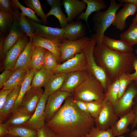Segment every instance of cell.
I'll list each match as a JSON object with an SVG mask.
<instances>
[{
  "instance_id": "obj_1",
  "label": "cell",
  "mask_w": 137,
  "mask_h": 137,
  "mask_svg": "<svg viewBox=\"0 0 137 137\" xmlns=\"http://www.w3.org/2000/svg\"><path fill=\"white\" fill-rule=\"evenodd\" d=\"M94 125V118L77 108L72 95L65 99L63 105L45 124L60 137L85 136Z\"/></svg>"
},
{
  "instance_id": "obj_2",
  "label": "cell",
  "mask_w": 137,
  "mask_h": 137,
  "mask_svg": "<svg viewBox=\"0 0 137 137\" xmlns=\"http://www.w3.org/2000/svg\"><path fill=\"white\" fill-rule=\"evenodd\" d=\"M94 56L97 64L105 71L112 82L123 73L129 74L134 70L136 59L132 52L122 53L110 50L101 44H96Z\"/></svg>"
},
{
  "instance_id": "obj_3",
  "label": "cell",
  "mask_w": 137,
  "mask_h": 137,
  "mask_svg": "<svg viewBox=\"0 0 137 137\" xmlns=\"http://www.w3.org/2000/svg\"><path fill=\"white\" fill-rule=\"evenodd\" d=\"M105 94L104 88L101 83L89 73L85 79L72 94V96L74 100L84 102H102Z\"/></svg>"
},
{
  "instance_id": "obj_4",
  "label": "cell",
  "mask_w": 137,
  "mask_h": 137,
  "mask_svg": "<svg viewBox=\"0 0 137 137\" xmlns=\"http://www.w3.org/2000/svg\"><path fill=\"white\" fill-rule=\"evenodd\" d=\"M123 3H117L115 0H111L107 9L105 11L96 12L93 17V22L92 30L95 33L96 44H101L106 30L112 24L117 12L123 6Z\"/></svg>"
},
{
  "instance_id": "obj_5",
  "label": "cell",
  "mask_w": 137,
  "mask_h": 137,
  "mask_svg": "<svg viewBox=\"0 0 137 137\" xmlns=\"http://www.w3.org/2000/svg\"><path fill=\"white\" fill-rule=\"evenodd\" d=\"M96 44L94 33L82 49L87 60L86 70L97 79L101 83L105 93L109 86L112 82L108 77L104 70L96 62L94 56V48Z\"/></svg>"
},
{
  "instance_id": "obj_6",
  "label": "cell",
  "mask_w": 137,
  "mask_h": 137,
  "mask_svg": "<svg viewBox=\"0 0 137 137\" xmlns=\"http://www.w3.org/2000/svg\"><path fill=\"white\" fill-rule=\"evenodd\" d=\"M137 94V84L132 81L122 96L113 105L114 112L118 118L132 110L133 100Z\"/></svg>"
},
{
  "instance_id": "obj_7",
  "label": "cell",
  "mask_w": 137,
  "mask_h": 137,
  "mask_svg": "<svg viewBox=\"0 0 137 137\" xmlns=\"http://www.w3.org/2000/svg\"><path fill=\"white\" fill-rule=\"evenodd\" d=\"M91 38L84 37L78 40H63L60 46L61 53L59 61L63 63L73 57L77 54L81 53L82 49Z\"/></svg>"
},
{
  "instance_id": "obj_8",
  "label": "cell",
  "mask_w": 137,
  "mask_h": 137,
  "mask_svg": "<svg viewBox=\"0 0 137 137\" xmlns=\"http://www.w3.org/2000/svg\"><path fill=\"white\" fill-rule=\"evenodd\" d=\"M70 93L58 90L49 96L47 99L45 110V123L49 121L59 110L64 101L71 96Z\"/></svg>"
},
{
  "instance_id": "obj_9",
  "label": "cell",
  "mask_w": 137,
  "mask_h": 137,
  "mask_svg": "<svg viewBox=\"0 0 137 137\" xmlns=\"http://www.w3.org/2000/svg\"><path fill=\"white\" fill-rule=\"evenodd\" d=\"M87 62L83 52L76 54L72 58L61 64H58L53 72L54 74L67 73L82 70H86Z\"/></svg>"
},
{
  "instance_id": "obj_10",
  "label": "cell",
  "mask_w": 137,
  "mask_h": 137,
  "mask_svg": "<svg viewBox=\"0 0 137 137\" xmlns=\"http://www.w3.org/2000/svg\"><path fill=\"white\" fill-rule=\"evenodd\" d=\"M28 20L33 27L35 34L60 44L64 40V28L49 27L37 23L30 19Z\"/></svg>"
},
{
  "instance_id": "obj_11",
  "label": "cell",
  "mask_w": 137,
  "mask_h": 137,
  "mask_svg": "<svg viewBox=\"0 0 137 137\" xmlns=\"http://www.w3.org/2000/svg\"><path fill=\"white\" fill-rule=\"evenodd\" d=\"M118 118L114 112L113 105L109 102H105L99 116L94 119L95 125L100 130H106L110 128Z\"/></svg>"
},
{
  "instance_id": "obj_12",
  "label": "cell",
  "mask_w": 137,
  "mask_h": 137,
  "mask_svg": "<svg viewBox=\"0 0 137 137\" xmlns=\"http://www.w3.org/2000/svg\"><path fill=\"white\" fill-rule=\"evenodd\" d=\"M48 97L43 93L31 117L22 126L29 127L38 131L45 125V110Z\"/></svg>"
},
{
  "instance_id": "obj_13",
  "label": "cell",
  "mask_w": 137,
  "mask_h": 137,
  "mask_svg": "<svg viewBox=\"0 0 137 137\" xmlns=\"http://www.w3.org/2000/svg\"><path fill=\"white\" fill-rule=\"evenodd\" d=\"M43 93L41 88L31 87L24 95L19 109L33 114Z\"/></svg>"
},
{
  "instance_id": "obj_14",
  "label": "cell",
  "mask_w": 137,
  "mask_h": 137,
  "mask_svg": "<svg viewBox=\"0 0 137 137\" xmlns=\"http://www.w3.org/2000/svg\"><path fill=\"white\" fill-rule=\"evenodd\" d=\"M27 36L24 35L20 38L6 54L4 63L5 70L14 69L19 57L28 41Z\"/></svg>"
},
{
  "instance_id": "obj_15",
  "label": "cell",
  "mask_w": 137,
  "mask_h": 137,
  "mask_svg": "<svg viewBox=\"0 0 137 137\" xmlns=\"http://www.w3.org/2000/svg\"><path fill=\"white\" fill-rule=\"evenodd\" d=\"M88 74L86 70L66 73L63 84L60 90L72 94L85 79Z\"/></svg>"
},
{
  "instance_id": "obj_16",
  "label": "cell",
  "mask_w": 137,
  "mask_h": 137,
  "mask_svg": "<svg viewBox=\"0 0 137 137\" xmlns=\"http://www.w3.org/2000/svg\"><path fill=\"white\" fill-rule=\"evenodd\" d=\"M64 40H78L85 37L87 29L85 24L79 20L68 23L64 28Z\"/></svg>"
},
{
  "instance_id": "obj_17",
  "label": "cell",
  "mask_w": 137,
  "mask_h": 137,
  "mask_svg": "<svg viewBox=\"0 0 137 137\" xmlns=\"http://www.w3.org/2000/svg\"><path fill=\"white\" fill-rule=\"evenodd\" d=\"M24 33L19 27L17 21L14 15L9 33L4 41L2 50L3 54H6L17 41L24 36Z\"/></svg>"
},
{
  "instance_id": "obj_18",
  "label": "cell",
  "mask_w": 137,
  "mask_h": 137,
  "mask_svg": "<svg viewBox=\"0 0 137 137\" xmlns=\"http://www.w3.org/2000/svg\"><path fill=\"white\" fill-rule=\"evenodd\" d=\"M137 11V5L126 3L123 7L116 13L112 25L120 31L126 28V20L129 16L134 15Z\"/></svg>"
},
{
  "instance_id": "obj_19",
  "label": "cell",
  "mask_w": 137,
  "mask_h": 137,
  "mask_svg": "<svg viewBox=\"0 0 137 137\" xmlns=\"http://www.w3.org/2000/svg\"><path fill=\"white\" fill-rule=\"evenodd\" d=\"M135 118V115L132 110L119 118L110 128L115 137L118 136L129 132V125L132 124Z\"/></svg>"
},
{
  "instance_id": "obj_20",
  "label": "cell",
  "mask_w": 137,
  "mask_h": 137,
  "mask_svg": "<svg viewBox=\"0 0 137 137\" xmlns=\"http://www.w3.org/2000/svg\"><path fill=\"white\" fill-rule=\"evenodd\" d=\"M62 1L67 15L68 23L73 21L87 8V5L83 0H63Z\"/></svg>"
},
{
  "instance_id": "obj_21",
  "label": "cell",
  "mask_w": 137,
  "mask_h": 137,
  "mask_svg": "<svg viewBox=\"0 0 137 137\" xmlns=\"http://www.w3.org/2000/svg\"><path fill=\"white\" fill-rule=\"evenodd\" d=\"M35 46L32 41L29 40L19 57L13 71L29 69Z\"/></svg>"
},
{
  "instance_id": "obj_22",
  "label": "cell",
  "mask_w": 137,
  "mask_h": 137,
  "mask_svg": "<svg viewBox=\"0 0 137 137\" xmlns=\"http://www.w3.org/2000/svg\"><path fill=\"white\" fill-rule=\"evenodd\" d=\"M101 44L110 50L122 53L132 52L133 50L132 46L125 41L112 39L105 36Z\"/></svg>"
},
{
  "instance_id": "obj_23",
  "label": "cell",
  "mask_w": 137,
  "mask_h": 137,
  "mask_svg": "<svg viewBox=\"0 0 137 137\" xmlns=\"http://www.w3.org/2000/svg\"><path fill=\"white\" fill-rule=\"evenodd\" d=\"M32 42L35 46L42 47L52 52L55 56L58 61H59L61 53L59 46L61 44L36 34L33 37Z\"/></svg>"
},
{
  "instance_id": "obj_24",
  "label": "cell",
  "mask_w": 137,
  "mask_h": 137,
  "mask_svg": "<svg viewBox=\"0 0 137 137\" xmlns=\"http://www.w3.org/2000/svg\"><path fill=\"white\" fill-rule=\"evenodd\" d=\"M21 85L14 89L10 93L3 107L0 109V123H4L10 115L11 110L19 94Z\"/></svg>"
},
{
  "instance_id": "obj_25",
  "label": "cell",
  "mask_w": 137,
  "mask_h": 137,
  "mask_svg": "<svg viewBox=\"0 0 137 137\" xmlns=\"http://www.w3.org/2000/svg\"><path fill=\"white\" fill-rule=\"evenodd\" d=\"M87 5L85 11L78 16L76 18L77 20H83L87 24L90 31L88 23V19L90 15L94 12L100 11L106 8L107 6L103 0H83Z\"/></svg>"
},
{
  "instance_id": "obj_26",
  "label": "cell",
  "mask_w": 137,
  "mask_h": 137,
  "mask_svg": "<svg viewBox=\"0 0 137 137\" xmlns=\"http://www.w3.org/2000/svg\"><path fill=\"white\" fill-rule=\"evenodd\" d=\"M36 71L31 69H28L26 77L21 85L19 95L11 110L10 115L19 108L21 106L24 95L27 91L31 88L32 80Z\"/></svg>"
},
{
  "instance_id": "obj_27",
  "label": "cell",
  "mask_w": 137,
  "mask_h": 137,
  "mask_svg": "<svg viewBox=\"0 0 137 137\" xmlns=\"http://www.w3.org/2000/svg\"><path fill=\"white\" fill-rule=\"evenodd\" d=\"M66 74H54L50 78L44 86V93L49 96L60 90L63 84Z\"/></svg>"
},
{
  "instance_id": "obj_28",
  "label": "cell",
  "mask_w": 137,
  "mask_h": 137,
  "mask_svg": "<svg viewBox=\"0 0 137 137\" xmlns=\"http://www.w3.org/2000/svg\"><path fill=\"white\" fill-rule=\"evenodd\" d=\"M28 70L13 71L10 77L4 84L2 90L14 89L21 85L26 77Z\"/></svg>"
},
{
  "instance_id": "obj_29",
  "label": "cell",
  "mask_w": 137,
  "mask_h": 137,
  "mask_svg": "<svg viewBox=\"0 0 137 137\" xmlns=\"http://www.w3.org/2000/svg\"><path fill=\"white\" fill-rule=\"evenodd\" d=\"M32 115L19 108L10 115L5 122L10 127L22 126L29 120Z\"/></svg>"
},
{
  "instance_id": "obj_30",
  "label": "cell",
  "mask_w": 137,
  "mask_h": 137,
  "mask_svg": "<svg viewBox=\"0 0 137 137\" xmlns=\"http://www.w3.org/2000/svg\"><path fill=\"white\" fill-rule=\"evenodd\" d=\"M13 13L21 29L29 37V40L32 41L35 34L33 27L30 22L21 12L17 10L14 9Z\"/></svg>"
},
{
  "instance_id": "obj_31",
  "label": "cell",
  "mask_w": 137,
  "mask_h": 137,
  "mask_svg": "<svg viewBox=\"0 0 137 137\" xmlns=\"http://www.w3.org/2000/svg\"><path fill=\"white\" fill-rule=\"evenodd\" d=\"M47 50L41 47L35 46L29 69L37 71L43 67L44 57Z\"/></svg>"
},
{
  "instance_id": "obj_32",
  "label": "cell",
  "mask_w": 137,
  "mask_h": 137,
  "mask_svg": "<svg viewBox=\"0 0 137 137\" xmlns=\"http://www.w3.org/2000/svg\"><path fill=\"white\" fill-rule=\"evenodd\" d=\"M54 74L49 72L43 67L36 71L32 79L31 87L41 88L44 87L50 78Z\"/></svg>"
},
{
  "instance_id": "obj_33",
  "label": "cell",
  "mask_w": 137,
  "mask_h": 137,
  "mask_svg": "<svg viewBox=\"0 0 137 137\" xmlns=\"http://www.w3.org/2000/svg\"><path fill=\"white\" fill-rule=\"evenodd\" d=\"M9 134L19 137H37L38 131L23 126L10 127Z\"/></svg>"
},
{
  "instance_id": "obj_34",
  "label": "cell",
  "mask_w": 137,
  "mask_h": 137,
  "mask_svg": "<svg viewBox=\"0 0 137 137\" xmlns=\"http://www.w3.org/2000/svg\"><path fill=\"white\" fill-rule=\"evenodd\" d=\"M119 84L118 78L113 82L108 87L105 92L104 101L108 102L112 105L114 104L118 99Z\"/></svg>"
},
{
  "instance_id": "obj_35",
  "label": "cell",
  "mask_w": 137,
  "mask_h": 137,
  "mask_svg": "<svg viewBox=\"0 0 137 137\" xmlns=\"http://www.w3.org/2000/svg\"><path fill=\"white\" fill-rule=\"evenodd\" d=\"M124 40L132 46L137 44V23L131 24L129 28L119 36Z\"/></svg>"
},
{
  "instance_id": "obj_36",
  "label": "cell",
  "mask_w": 137,
  "mask_h": 137,
  "mask_svg": "<svg viewBox=\"0 0 137 137\" xmlns=\"http://www.w3.org/2000/svg\"><path fill=\"white\" fill-rule=\"evenodd\" d=\"M23 2L28 8L33 10L38 16H40L42 21L45 24L47 23V16L45 14L39 0H24Z\"/></svg>"
},
{
  "instance_id": "obj_37",
  "label": "cell",
  "mask_w": 137,
  "mask_h": 137,
  "mask_svg": "<svg viewBox=\"0 0 137 137\" xmlns=\"http://www.w3.org/2000/svg\"><path fill=\"white\" fill-rule=\"evenodd\" d=\"M57 61L54 54L47 50L44 57L43 67L48 72L53 73L54 70L58 64Z\"/></svg>"
},
{
  "instance_id": "obj_38",
  "label": "cell",
  "mask_w": 137,
  "mask_h": 137,
  "mask_svg": "<svg viewBox=\"0 0 137 137\" xmlns=\"http://www.w3.org/2000/svg\"><path fill=\"white\" fill-rule=\"evenodd\" d=\"M14 8H20L22 13L24 15L27 16L34 21L40 23V20L38 18L35 12L31 9L26 7L22 5L18 0H11Z\"/></svg>"
},
{
  "instance_id": "obj_39",
  "label": "cell",
  "mask_w": 137,
  "mask_h": 137,
  "mask_svg": "<svg viewBox=\"0 0 137 137\" xmlns=\"http://www.w3.org/2000/svg\"><path fill=\"white\" fill-rule=\"evenodd\" d=\"M85 102L90 115L94 119L97 118L103 108L105 102L93 101Z\"/></svg>"
},
{
  "instance_id": "obj_40",
  "label": "cell",
  "mask_w": 137,
  "mask_h": 137,
  "mask_svg": "<svg viewBox=\"0 0 137 137\" xmlns=\"http://www.w3.org/2000/svg\"><path fill=\"white\" fill-rule=\"evenodd\" d=\"M50 15H53L57 18L61 28H64L68 24L67 17L63 12L61 7H52L49 11L46 14L47 17Z\"/></svg>"
},
{
  "instance_id": "obj_41",
  "label": "cell",
  "mask_w": 137,
  "mask_h": 137,
  "mask_svg": "<svg viewBox=\"0 0 137 137\" xmlns=\"http://www.w3.org/2000/svg\"><path fill=\"white\" fill-rule=\"evenodd\" d=\"M13 17V13H6L0 11V28L1 31L5 32L9 27L11 28Z\"/></svg>"
},
{
  "instance_id": "obj_42",
  "label": "cell",
  "mask_w": 137,
  "mask_h": 137,
  "mask_svg": "<svg viewBox=\"0 0 137 137\" xmlns=\"http://www.w3.org/2000/svg\"><path fill=\"white\" fill-rule=\"evenodd\" d=\"M86 137H115L111 128L106 130H101L93 127Z\"/></svg>"
},
{
  "instance_id": "obj_43",
  "label": "cell",
  "mask_w": 137,
  "mask_h": 137,
  "mask_svg": "<svg viewBox=\"0 0 137 137\" xmlns=\"http://www.w3.org/2000/svg\"><path fill=\"white\" fill-rule=\"evenodd\" d=\"M119 89L118 94V99L120 98L126 91L129 85L131 82L128 74L123 73L119 76L118 78Z\"/></svg>"
},
{
  "instance_id": "obj_44",
  "label": "cell",
  "mask_w": 137,
  "mask_h": 137,
  "mask_svg": "<svg viewBox=\"0 0 137 137\" xmlns=\"http://www.w3.org/2000/svg\"><path fill=\"white\" fill-rule=\"evenodd\" d=\"M13 9L11 0H0V11L6 13L12 14L14 11Z\"/></svg>"
},
{
  "instance_id": "obj_45",
  "label": "cell",
  "mask_w": 137,
  "mask_h": 137,
  "mask_svg": "<svg viewBox=\"0 0 137 137\" xmlns=\"http://www.w3.org/2000/svg\"><path fill=\"white\" fill-rule=\"evenodd\" d=\"M13 71L5 70L0 75V88H2L4 85L8 81L12 75Z\"/></svg>"
},
{
  "instance_id": "obj_46",
  "label": "cell",
  "mask_w": 137,
  "mask_h": 137,
  "mask_svg": "<svg viewBox=\"0 0 137 137\" xmlns=\"http://www.w3.org/2000/svg\"><path fill=\"white\" fill-rule=\"evenodd\" d=\"M37 131V137H52L55 133L46 125Z\"/></svg>"
},
{
  "instance_id": "obj_47",
  "label": "cell",
  "mask_w": 137,
  "mask_h": 137,
  "mask_svg": "<svg viewBox=\"0 0 137 137\" xmlns=\"http://www.w3.org/2000/svg\"><path fill=\"white\" fill-rule=\"evenodd\" d=\"M13 89L1 90L0 92V109L3 107L7 97Z\"/></svg>"
},
{
  "instance_id": "obj_48",
  "label": "cell",
  "mask_w": 137,
  "mask_h": 137,
  "mask_svg": "<svg viewBox=\"0 0 137 137\" xmlns=\"http://www.w3.org/2000/svg\"><path fill=\"white\" fill-rule=\"evenodd\" d=\"M74 102L76 107L82 112L86 114H90L85 102L74 99Z\"/></svg>"
},
{
  "instance_id": "obj_49",
  "label": "cell",
  "mask_w": 137,
  "mask_h": 137,
  "mask_svg": "<svg viewBox=\"0 0 137 137\" xmlns=\"http://www.w3.org/2000/svg\"><path fill=\"white\" fill-rule=\"evenodd\" d=\"M135 52L137 56V49H135ZM133 66L134 70L135 71L134 73L128 74V75L131 81H134L137 84V57L134 63Z\"/></svg>"
},
{
  "instance_id": "obj_50",
  "label": "cell",
  "mask_w": 137,
  "mask_h": 137,
  "mask_svg": "<svg viewBox=\"0 0 137 137\" xmlns=\"http://www.w3.org/2000/svg\"><path fill=\"white\" fill-rule=\"evenodd\" d=\"M10 127L9 125L6 122L0 123V137L9 134Z\"/></svg>"
},
{
  "instance_id": "obj_51",
  "label": "cell",
  "mask_w": 137,
  "mask_h": 137,
  "mask_svg": "<svg viewBox=\"0 0 137 137\" xmlns=\"http://www.w3.org/2000/svg\"><path fill=\"white\" fill-rule=\"evenodd\" d=\"M132 110L135 115V118L133 123L131 125V128L132 130L137 126V94L133 100V104Z\"/></svg>"
},
{
  "instance_id": "obj_52",
  "label": "cell",
  "mask_w": 137,
  "mask_h": 137,
  "mask_svg": "<svg viewBox=\"0 0 137 137\" xmlns=\"http://www.w3.org/2000/svg\"><path fill=\"white\" fill-rule=\"evenodd\" d=\"M46 1L48 4L52 7H61L63 5L62 1L60 0H46Z\"/></svg>"
},
{
  "instance_id": "obj_53",
  "label": "cell",
  "mask_w": 137,
  "mask_h": 137,
  "mask_svg": "<svg viewBox=\"0 0 137 137\" xmlns=\"http://www.w3.org/2000/svg\"><path fill=\"white\" fill-rule=\"evenodd\" d=\"M118 1L120 3L123 4L128 3L137 5V0H119Z\"/></svg>"
},
{
  "instance_id": "obj_54",
  "label": "cell",
  "mask_w": 137,
  "mask_h": 137,
  "mask_svg": "<svg viewBox=\"0 0 137 137\" xmlns=\"http://www.w3.org/2000/svg\"><path fill=\"white\" fill-rule=\"evenodd\" d=\"M130 135L137 137V130H134L133 131L131 132L130 134Z\"/></svg>"
},
{
  "instance_id": "obj_55",
  "label": "cell",
  "mask_w": 137,
  "mask_h": 137,
  "mask_svg": "<svg viewBox=\"0 0 137 137\" xmlns=\"http://www.w3.org/2000/svg\"><path fill=\"white\" fill-rule=\"evenodd\" d=\"M137 23V14L133 19L132 23Z\"/></svg>"
},
{
  "instance_id": "obj_56",
  "label": "cell",
  "mask_w": 137,
  "mask_h": 137,
  "mask_svg": "<svg viewBox=\"0 0 137 137\" xmlns=\"http://www.w3.org/2000/svg\"><path fill=\"white\" fill-rule=\"evenodd\" d=\"M2 137H19V136L11 135L9 134H7Z\"/></svg>"
},
{
  "instance_id": "obj_57",
  "label": "cell",
  "mask_w": 137,
  "mask_h": 137,
  "mask_svg": "<svg viewBox=\"0 0 137 137\" xmlns=\"http://www.w3.org/2000/svg\"><path fill=\"white\" fill-rule=\"evenodd\" d=\"M52 137H60V136L58 134L55 132Z\"/></svg>"
},
{
  "instance_id": "obj_58",
  "label": "cell",
  "mask_w": 137,
  "mask_h": 137,
  "mask_svg": "<svg viewBox=\"0 0 137 137\" xmlns=\"http://www.w3.org/2000/svg\"><path fill=\"white\" fill-rule=\"evenodd\" d=\"M130 137H135L133 136H130ZM118 137H125L124 135H119L118 136Z\"/></svg>"
},
{
  "instance_id": "obj_59",
  "label": "cell",
  "mask_w": 137,
  "mask_h": 137,
  "mask_svg": "<svg viewBox=\"0 0 137 137\" xmlns=\"http://www.w3.org/2000/svg\"><path fill=\"white\" fill-rule=\"evenodd\" d=\"M83 137H86V136H83Z\"/></svg>"
}]
</instances>
